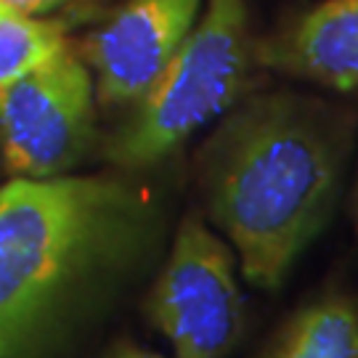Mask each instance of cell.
<instances>
[{"mask_svg":"<svg viewBox=\"0 0 358 358\" xmlns=\"http://www.w3.org/2000/svg\"><path fill=\"white\" fill-rule=\"evenodd\" d=\"M146 310L176 358H223L236 345L244 300L234 255L199 215H186L178 226Z\"/></svg>","mask_w":358,"mask_h":358,"instance_id":"5b68a950","label":"cell"},{"mask_svg":"<svg viewBox=\"0 0 358 358\" xmlns=\"http://www.w3.org/2000/svg\"><path fill=\"white\" fill-rule=\"evenodd\" d=\"M255 66L247 3L210 0L205 16L112 136L106 157L128 170L165 159L192 133L239 103Z\"/></svg>","mask_w":358,"mask_h":358,"instance_id":"3957f363","label":"cell"},{"mask_svg":"<svg viewBox=\"0 0 358 358\" xmlns=\"http://www.w3.org/2000/svg\"><path fill=\"white\" fill-rule=\"evenodd\" d=\"M353 220H356V229H358V183H356V192H353Z\"/></svg>","mask_w":358,"mask_h":358,"instance_id":"7c38bea8","label":"cell"},{"mask_svg":"<svg viewBox=\"0 0 358 358\" xmlns=\"http://www.w3.org/2000/svg\"><path fill=\"white\" fill-rule=\"evenodd\" d=\"M255 62L279 75L358 93V0H324L292 24L255 40Z\"/></svg>","mask_w":358,"mask_h":358,"instance_id":"52a82bcc","label":"cell"},{"mask_svg":"<svg viewBox=\"0 0 358 358\" xmlns=\"http://www.w3.org/2000/svg\"><path fill=\"white\" fill-rule=\"evenodd\" d=\"M348 146L340 112L292 93L234 103L220 120L199 152V186L250 284L276 289L327 226Z\"/></svg>","mask_w":358,"mask_h":358,"instance_id":"6da1fadb","label":"cell"},{"mask_svg":"<svg viewBox=\"0 0 358 358\" xmlns=\"http://www.w3.org/2000/svg\"><path fill=\"white\" fill-rule=\"evenodd\" d=\"M202 0H128L85 43L101 103H136L196 24Z\"/></svg>","mask_w":358,"mask_h":358,"instance_id":"8992f818","label":"cell"},{"mask_svg":"<svg viewBox=\"0 0 358 358\" xmlns=\"http://www.w3.org/2000/svg\"><path fill=\"white\" fill-rule=\"evenodd\" d=\"M138 194L109 178H19L0 189V358H38L77 303L143 239Z\"/></svg>","mask_w":358,"mask_h":358,"instance_id":"7a4b0ae2","label":"cell"},{"mask_svg":"<svg viewBox=\"0 0 358 358\" xmlns=\"http://www.w3.org/2000/svg\"><path fill=\"white\" fill-rule=\"evenodd\" d=\"M64 45L69 43L62 24L27 13L0 11V85L32 72Z\"/></svg>","mask_w":358,"mask_h":358,"instance_id":"9c48e42d","label":"cell"},{"mask_svg":"<svg viewBox=\"0 0 358 358\" xmlns=\"http://www.w3.org/2000/svg\"><path fill=\"white\" fill-rule=\"evenodd\" d=\"M93 72L64 45L32 72L0 85L3 159L22 178L64 176L93 136Z\"/></svg>","mask_w":358,"mask_h":358,"instance_id":"277c9868","label":"cell"},{"mask_svg":"<svg viewBox=\"0 0 358 358\" xmlns=\"http://www.w3.org/2000/svg\"><path fill=\"white\" fill-rule=\"evenodd\" d=\"M109 358H159L157 353H149V350H143V348L133 345V343H122V345H117Z\"/></svg>","mask_w":358,"mask_h":358,"instance_id":"8fae6325","label":"cell"},{"mask_svg":"<svg viewBox=\"0 0 358 358\" xmlns=\"http://www.w3.org/2000/svg\"><path fill=\"white\" fill-rule=\"evenodd\" d=\"M62 3H66V0H0V11L27 13V16H40V13L59 8Z\"/></svg>","mask_w":358,"mask_h":358,"instance_id":"30bf717a","label":"cell"},{"mask_svg":"<svg viewBox=\"0 0 358 358\" xmlns=\"http://www.w3.org/2000/svg\"><path fill=\"white\" fill-rule=\"evenodd\" d=\"M260 358H358V303L337 292L310 300L284 319Z\"/></svg>","mask_w":358,"mask_h":358,"instance_id":"ba28073f","label":"cell"}]
</instances>
